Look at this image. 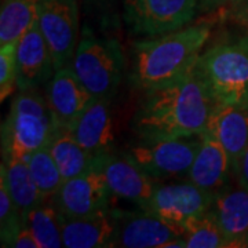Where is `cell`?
<instances>
[{
    "instance_id": "1",
    "label": "cell",
    "mask_w": 248,
    "mask_h": 248,
    "mask_svg": "<svg viewBox=\"0 0 248 248\" xmlns=\"http://www.w3.org/2000/svg\"><path fill=\"white\" fill-rule=\"evenodd\" d=\"M215 105L195 66L181 79L145 93L134 130L142 140L199 135L205 131Z\"/></svg>"
},
{
    "instance_id": "2",
    "label": "cell",
    "mask_w": 248,
    "mask_h": 248,
    "mask_svg": "<svg viewBox=\"0 0 248 248\" xmlns=\"http://www.w3.org/2000/svg\"><path fill=\"white\" fill-rule=\"evenodd\" d=\"M210 36V24H190L135 42L130 75L133 84L146 93L181 79L195 68Z\"/></svg>"
},
{
    "instance_id": "3",
    "label": "cell",
    "mask_w": 248,
    "mask_h": 248,
    "mask_svg": "<svg viewBox=\"0 0 248 248\" xmlns=\"http://www.w3.org/2000/svg\"><path fill=\"white\" fill-rule=\"evenodd\" d=\"M60 128L46 95L37 89L19 90L1 124L3 160H28L47 148Z\"/></svg>"
},
{
    "instance_id": "4",
    "label": "cell",
    "mask_w": 248,
    "mask_h": 248,
    "mask_svg": "<svg viewBox=\"0 0 248 248\" xmlns=\"http://www.w3.org/2000/svg\"><path fill=\"white\" fill-rule=\"evenodd\" d=\"M196 68L215 104L248 105V37L205 50Z\"/></svg>"
},
{
    "instance_id": "5",
    "label": "cell",
    "mask_w": 248,
    "mask_h": 248,
    "mask_svg": "<svg viewBox=\"0 0 248 248\" xmlns=\"http://www.w3.org/2000/svg\"><path fill=\"white\" fill-rule=\"evenodd\" d=\"M69 66L91 97L110 101L123 79V50L116 39L86 31Z\"/></svg>"
},
{
    "instance_id": "6",
    "label": "cell",
    "mask_w": 248,
    "mask_h": 248,
    "mask_svg": "<svg viewBox=\"0 0 248 248\" xmlns=\"http://www.w3.org/2000/svg\"><path fill=\"white\" fill-rule=\"evenodd\" d=\"M124 22L140 37L166 35L190 25L199 11L200 0H123Z\"/></svg>"
},
{
    "instance_id": "7",
    "label": "cell",
    "mask_w": 248,
    "mask_h": 248,
    "mask_svg": "<svg viewBox=\"0 0 248 248\" xmlns=\"http://www.w3.org/2000/svg\"><path fill=\"white\" fill-rule=\"evenodd\" d=\"M202 134L179 138L140 140L128 146L127 155L152 179L187 175L200 145Z\"/></svg>"
},
{
    "instance_id": "8",
    "label": "cell",
    "mask_w": 248,
    "mask_h": 248,
    "mask_svg": "<svg viewBox=\"0 0 248 248\" xmlns=\"http://www.w3.org/2000/svg\"><path fill=\"white\" fill-rule=\"evenodd\" d=\"M37 22L50 48L55 72L69 66L79 43L78 0H39Z\"/></svg>"
},
{
    "instance_id": "9",
    "label": "cell",
    "mask_w": 248,
    "mask_h": 248,
    "mask_svg": "<svg viewBox=\"0 0 248 248\" xmlns=\"http://www.w3.org/2000/svg\"><path fill=\"white\" fill-rule=\"evenodd\" d=\"M115 232L109 247L166 248L170 241L185 236V225L167 221L156 214L115 211Z\"/></svg>"
},
{
    "instance_id": "10",
    "label": "cell",
    "mask_w": 248,
    "mask_h": 248,
    "mask_svg": "<svg viewBox=\"0 0 248 248\" xmlns=\"http://www.w3.org/2000/svg\"><path fill=\"white\" fill-rule=\"evenodd\" d=\"M112 192L101 171L95 166L78 177L65 179L51 197L61 217H86L109 208Z\"/></svg>"
},
{
    "instance_id": "11",
    "label": "cell",
    "mask_w": 248,
    "mask_h": 248,
    "mask_svg": "<svg viewBox=\"0 0 248 248\" xmlns=\"http://www.w3.org/2000/svg\"><path fill=\"white\" fill-rule=\"evenodd\" d=\"M215 193L187 182L156 185L148 205L142 210L151 211L167 221L186 225L189 221L211 210Z\"/></svg>"
},
{
    "instance_id": "12",
    "label": "cell",
    "mask_w": 248,
    "mask_h": 248,
    "mask_svg": "<svg viewBox=\"0 0 248 248\" xmlns=\"http://www.w3.org/2000/svg\"><path fill=\"white\" fill-rule=\"evenodd\" d=\"M97 166L104 175L112 195L135 203L145 208L156 189L157 182L152 179L127 153L112 152L95 157Z\"/></svg>"
},
{
    "instance_id": "13",
    "label": "cell",
    "mask_w": 248,
    "mask_h": 248,
    "mask_svg": "<svg viewBox=\"0 0 248 248\" xmlns=\"http://www.w3.org/2000/svg\"><path fill=\"white\" fill-rule=\"evenodd\" d=\"M17 89H39L54 76L53 57L36 22L17 43Z\"/></svg>"
},
{
    "instance_id": "14",
    "label": "cell",
    "mask_w": 248,
    "mask_h": 248,
    "mask_svg": "<svg viewBox=\"0 0 248 248\" xmlns=\"http://www.w3.org/2000/svg\"><path fill=\"white\" fill-rule=\"evenodd\" d=\"M66 130L95 157L112 152L115 135L109 99L93 98L75 123Z\"/></svg>"
},
{
    "instance_id": "15",
    "label": "cell",
    "mask_w": 248,
    "mask_h": 248,
    "mask_svg": "<svg viewBox=\"0 0 248 248\" xmlns=\"http://www.w3.org/2000/svg\"><path fill=\"white\" fill-rule=\"evenodd\" d=\"M233 170L232 160L222 143L207 128L202 133L200 145L187 172V179L211 193L219 192Z\"/></svg>"
},
{
    "instance_id": "16",
    "label": "cell",
    "mask_w": 248,
    "mask_h": 248,
    "mask_svg": "<svg viewBox=\"0 0 248 248\" xmlns=\"http://www.w3.org/2000/svg\"><path fill=\"white\" fill-rule=\"evenodd\" d=\"M46 98L62 128H69L93 99L71 66L54 73L47 83Z\"/></svg>"
},
{
    "instance_id": "17",
    "label": "cell",
    "mask_w": 248,
    "mask_h": 248,
    "mask_svg": "<svg viewBox=\"0 0 248 248\" xmlns=\"http://www.w3.org/2000/svg\"><path fill=\"white\" fill-rule=\"evenodd\" d=\"M211 211L226 239L228 247H248V190L243 186L215 193Z\"/></svg>"
},
{
    "instance_id": "18",
    "label": "cell",
    "mask_w": 248,
    "mask_h": 248,
    "mask_svg": "<svg viewBox=\"0 0 248 248\" xmlns=\"http://www.w3.org/2000/svg\"><path fill=\"white\" fill-rule=\"evenodd\" d=\"M115 211H109V208L86 217H76V218L61 217L63 247H109L115 232Z\"/></svg>"
},
{
    "instance_id": "19",
    "label": "cell",
    "mask_w": 248,
    "mask_h": 248,
    "mask_svg": "<svg viewBox=\"0 0 248 248\" xmlns=\"http://www.w3.org/2000/svg\"><path fill=\"white\" fill-rule=\"evenodd\" d=\"M207 130L221 142L234 167L248 148V105L217 104Z\"/></svg>"
},
{
    "instance_id": "20",
    "label": "cell",
    "mask_w": 248,
    "mask_h": 248,
    "mask_svg": "<svg viewBox=\"0 0 248 248\" xmlns=\"http://www.w3.org/2000/svg\"><path fill=\"white\" fill-rule=\"evenodd\" d=\"M0 178L6 182L10 196L17 205L22 219H25L28 214L46 200L36 186L27 160H3Z\"/></svg>"
},
{
    "instance_id": "21",
    "label": "cell",
    "mask_w": 248,
    "mask_h": 248,
    "mask_svg": "<svg viewBox=\"0 0 248 248\" xmlns=\"http://www.w3.org/2000/svg\"><path fill=\"white\" fill-rule=\"evenodd\" d=\"M47 148L55 160L63 181L86 172L95 163V156L86 151L72 134L62 127Z\"/></svg>"
},
{
    "instance_id": "22",
    "label": "cell",
    "mask_w": 248,
    "mask_h": 248,
    "mask_svg": "<svg viewBox=\"0 0 248 248\" xmlns=\"http://www.w3.org/2000/svg\"><path fill=\"white\" fill-rule=\"evenodd\" d=\"M39 0H1L0 47L17 45L37 19Z\"/></svg>"
},
{
    "instance_id": "23",
    "label": "cell",
    "mask_w": 248,
    "mask_h": 248,
    "mask_svg": "<svg viewBox=\"0 0 248 248\" xmlns=\"http://www.w3.org/2000/svg\"><path fill=\"white\" fill-rule=\"evenodd\" d=\"M24 223L32 232L39 248H60L63 247L62 241L61 215L53 200L46 199L43 203L35 207L28 214Z\"/></svg>"
},
{
    "instance_id": "24",
    "label": "cell",
    "mask_w": 248,
    "mask_h": 248,
    "mask_svg": "<svg viewBox=\"0 0 248 248\" xmlns=\"http://www.w3.org/2000/svg\"><path fill=\"white\" fill-rule=\"evenodd\" d=\"M185 228L184 239L186 248L228 247L226 239L211 210L187 222Z\"/></svg>"
},
{
    "instance_id": "25",
    "label": "cell",
    "mask_w": 248,
    "mask_h": 248,
    "mask_svg": "<svg viewBox=\"0 0 248 248\" xmlns=\"http://www.w3.org/2000/svg\"><path fill=\"white\" fill-rule=\"evenodd\" d=\"M27 161L39 192L46 199H51L61 187L63 178L48 148L35 152Z\"/></svg>"
},
{
    "instance_id": "26",
    "label": "cell",
    "mask_w": 248,
    "mask_h": 248,
    "mask_svg": "<svg viewBox=\"0 0 248 248\" xmlns=\"http://www.w3.org/2000/svg\"><path fill=\"white\" fill-rule=\"evenodd\" d=\"M24 226V219L14 204L6 182L0 178V240L1 247H11L19 229Z\"/></svg>"
},
{
    "instance_id": "27",
    "label": "cell",
    "mask_w": 248,
    "mask_h": 248,
    "mask_svg": "<svg viewBox=\"0 0 248 248\" xmlns=\"http://www.w3.org/2000/svg\"><path fill=\"white\" fill-rule=\"evenodd\" d=\"M17 45L0 47V101L10 97L17 87Z\"/></svg>"
},
{
    "instance_id": "28",
    "label": "cell",
    "mask_w": 248,
    "mask_h": 248,
    "mask_svg": "<svg viewBox=\"0 0 248 248\" xmlns=\"http://www.w3.org/2000/svg\"><path fill=\"white\" fill-rule=\"evenodd\" d=\"M13 248H39V244L36 241L35 236L32 234V232L29 231L27 225L24 223V226L19 229L17 233L16 239L11 244Z\"/></svg>"
},
{
    "instance_id": "29",
    "label": "cell",
    "mask_w": 248,
    "mask_h": 248,
    "mask_svg": "<svg viewBox=\"0 0 248 248\" xmlns=\"http://www.w3.org/2000/svg\"><path fill=\"white\" fill-rule=\"evenodd\" d=\"M233 171L237 177L239 185L248 190V148L241 155V157L237 160L236 166L233 167Z\"/></svg>"
},
{
    "instance_id": "30",
    "label": "cell",
    "mask_w": 248,
    "mask_h": 248,
    "mask_svg": "<svg viewBox=\"0 0 248 248\" xmlns=\"http://www.w3.org/2000/svg\"><path fill=\"white\" fill-rule=\"evenodd\" d=\"M226 0H200V4H202V11L203 10H211L218 7L219 4L225 3Z\"/></svg>"
},
{
    "instance_id": "31",
    "label": "cell",
    "mask_w": 248,
    "mask_h": 248,
    "mask_svg": "<svg viewBox=\"0 0 248 248\" xmlns=\"http://www.w3.org/2000/svg\"><path fill=\"white\" fill-rule=\"evenodd\" d=\"M87 1H91V3H95V4H105L108 0H87Z\"/></svg>"
},
{
    "instance_id": "32",
    "label": "cell",
    "mask_w": 248,
    "mask_h": 248,
    "mask_svg": "<svg viewBox=\"0 0 248 248\" xmlns=\"http://www.w3.org/2000/svg\"><path fill=\"white\" fill-rule=\"evenodd\" d=\"M243 11L246 13V16L248 17V0H246V3H244V7H243Z\"/></svg>"
}]
</instances>
